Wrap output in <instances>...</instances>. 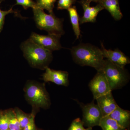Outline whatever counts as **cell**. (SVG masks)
<instances>
[{"label":"cell","instance_id":"6da1fadb","mask_svg":"<svg viewBox=\"0 0 130 130\" xmlns=\"http://www.w3.org/2000/svg\"><path fill=\"white\" fill-rule=\"evenodd\" d=\"M71 53L78 64L93 67L97 71L102 69L105 60L101 49L98 47L89 43H80L72 47Z\"/></svg>","mask_w":130,"mask_h":130},{"label":"cell","instance_id":"7a4b0ae2","mask_svg":"<svg viewBox=\"0 0 130 130\" xmlns=\"http://www.w3.org/2000/svg\"><path fill=\"white\" fill-rule=\"evenodd\" d=\"M21 48L25 58L34 68L45 70L53 60L52 51L41 46L29 38L21 43Z\"/></svg>","mask_w":130,"mask_h":130},{"label":"cell","instance_id":"3957f363","mask_svg":"<svg viewBox=\"0 0 130 130\" xmlns=\"http://www.w3.org/2000/svg\"><path fill=\"white\" fill-rule=\"evenodd\" d=\"M26 100L32 107L47 109L51 105L50 98L44 84L28 81L24 89Z\"/></svg>","mask_w":130,"mask_h":130},{"label":"cell","instance_id":"277c9868","mask_svg":"<svg viewBox=\"0 0 130 130\" xmlns=\"http://www.w3.org/2000/svg\"><path fill=\"white\" fill-rule=\"evenodd\" d=\"M32 10L34 20L38 29L46 31L48 34L60 37L64 34L62 19L57 18L54 13L47 14L38 8H33Z\"/></svg>","mask_w":130,"mask_h":130},{"label":"cell","instance_id":"5b68a950","mask_svg":"<svg viewBox=\"0 0 130 130\" xmlns=\"http://www.w3.org/2000/svg\"><path fill=\"white\" fill-rule=\"evenodd\" d=\"M104 72L111 91L122 88L129 83V73L125 67L115 64L105 60L102 70Z\"/></svg>","mask_w":130,"mask_h":130},{"label":"cell","instance_id":"8992f818","mask_svg":"<svg viewBox=\"0 0 130 130\" xmlns=\"http://www.w3.org/2000/svg\"><path fill=\"white\" fill-rule=\"evenodd\" d=\"M83 111V120L84 125L92 128L100 125L103 116L102 113L97 104L94 101L85 105H81Z\"/></svg>","mask_w":130,"mask_h":130},{"label":"cell","instance_id":"52a82bcc","mask_svg":"<svg viewBox=\"0 0 130 130\" xmlns=\"http://www.w3.org/2000/svg\"><path fill=\"white\" fill-rule=\"evenodd\" d=\"M89 86L94 100L112 91L102 70L97 71L96 74L89 83Z\"/></svg>","mask_w":130,"mask_h":130},{"label":"cell","instance_id":"ba28073f","mask_svg":"<svg viewBox=\"0 0 130 130\" xmlns=\"http://www.w3.org/2000/svg\"><path fill=\"white\" fill-rule=\"evenodd\" d=\"M60 37L55 35H40L33 32L29 39L41 46L53 52L62 48L60 41Z\"/></svg>","mask_w":130,"mask_h":130},{"label":"cell","instance_id":"9c48e42d","mask_svg":"<svg viewBox=\"0 0 130 130\" xmlns=\"http://www.w3.org/2000/svg\"><path fill=\"white\" fill-rule=\"evenodd\" d=\"M101 50L103 57L106 58V59L111 63L122 67H125L126 65L130 64L129 58L118 49H116L114 50H107L102 43H101Z\"/></svg>","mask_w":130,"mask_h":130},{"label":"cell","instance_id":"30bf717a","mask_svg":"<svg viewBox=\"0 0 130 130\" xmlns=\"http://www.w3.org/2000/svg\"><path fill=\"white\" fill-rule=\"evenodd\" d=\"M45 72L42 75V79L45 82H51L59 85L68 86L69 85L67 72L56 71L48 67L45 69Z\"/></svg>","mask_w":130,"mask_h":130},{"label":"cell","instance_id":"8fae6325","mask_svg":"<svg viewBox=\"0 0 130 130\" xmlns=\"http://www.w3.org/2000/svg\"><path fill=\"white\" fill-rule=\"evenodd\" d=\"M84 10L83 16L79 18V24L87 23H94L98 14L104 9L100 3H98L95 6L90 7V3L87 0H81L79 2Z\"/></svg>","mask_w":130,"mask_h":130},{"label":"cell","instance_id":"7c38bea8","mask_svg":"<svg viewBox=\"0 0 130 130\" xmlns=\"http://www.w3.org/2000/svg\"><path fill=\"white\" fill-rule=\"evenodd\" d=\"M95 100L97 101V104L103 117L108 116L119 106L114 99L112 91L98 97Z\"/></svg>","mask_w":130,"mask_h":130},{"label":"cell","instance_id":"4fadbf2b","mask_svg":"<svg viewBox=\"0 0 130 130\" xmlns=\"http://www.w3.org/2000/svg\"><path fill=\"white\" fill-rule=\"evenodd\" d=\"M113 119L120 125L126 129L129 126L130 112L118 106L108 116Z\"/></svg>","mask_w":130,"mask_h":130},{"label":"cell","instance_id":"5bb4252c","mask_svg":"<svg viewBox=\"0 0 130 130\" xmlns=\"http://www.w3.org/2000/svg\"><path fill=\"white\" fill-rule=\"evenodd\" d=\"M99 3L109 12L115 20H119L123 18L119 0H103Z\"/></svg>","mask_w":130,"mask_h":130},{"label":"cell","instance_id":"9a60e30c","mask_svg":"<svg viewBox=\"0 0 130 130\" xmlns=\"http://www.w3.org/2000/svg\"><path fill=\"white\" fill-rule=\"evenodd\" d=\"M68 11L70 15L73 29L77 39H78L81 35V30L79 27V18L76 8L75 6H72L68 9Z\"/></svg>","mask_w":130,"mask_h":130},{"label":"cell","instance_id":"2e32d148","mask_svg":"<svg viewBox=\"0 0 130 130\" xmlns=\"http://www.w3.org/2000/svg\"><path fill=\"white\" fill-rule=\"evenodd\" d=\"M99 126L103 130H126L108 116L103 117Z\"/></svg>","mask_w":130,"mask_h":130},{"label":"cell","instance_id":"e0dca14e","mask_svg":"<svg viewBox=\"0 0 130 130\" xmlns=\"http://www.w3.org/2000/svg\"><path fill=\"white\" fill-rule=\"evenodd\" d=\"M8 117V128L13 130H23L20 124L16 118L14 109L7 110Z\"/></svg>","mask_w":130,"mask_h":130},{"label":"cell","instance_id":"ac0fdd59","mask_svg":"<svg viewBox=\"0 0 130 130\" xmlns=\"http://www.w3.org/2000/svg\"><path fill=\"white\" fill-rule=\"evenodd\" d=\"M14 110L16 118L20 124L21 128L23 129L29 123L30 114L26 113L18 107L15 108Z\"/></svg>","mask_w":130,"mask_h":130},{"label":"cell","instance_id":"d6986e66","mask_svg":"<svg viewBox=\"0 0 130 130\" xmlns=\"http://www.w3.org/2000/svg\"><path fill=\"white\" fill-rule=\"evenodd\" d=\"M57 0H36L37 8L47 10L50 14L53 13V9L55 3Z\"/></svg>","mask_w":130,"mask_h":130},{"label":"cell","instance_id":"ffe728a7","mask_svg":"<svg viewBox=\"0 0 130 130\" xmlns=\"http://www.w3.org/2000/svg\"><path fill=\"white\" fill-rule=\"evenodd\" d=\"M8 128V117L7 110H0V130H6Z\"/></svg>","mask_w":130,"mask_h":130},{"label":"cell","instance_id":"44dd1931","mask_svg":"<svg viewBox=\"0 0 130 130\" xmlns=\"http://www.w3.org/2000/svg\"><path fill=\"white\" fill-rule=\"evenodd\" d=\"M38 108L32 107V112L30 114V118L28 124L25 126L23 130H37L35 124V119L36 114Z\"/></svg>","mask_w":130,"mask_h":130},{"label":"cell","instance_id":"7402d4cb","mask_svg":"<svg viewBox=\"0 0 130 130\" xmlns=\"http://www.w3.org/2000/svg\"><path fill=\"white\" fill-rule=\"evenodd\" d=\"M77 0H58L57 9H68L72 6Z\"/></svg>","mask_w":130,"mask_h":130},{"label":"cell","instance_id":"603a6c76","mask_svg":"<svg viewBox=\"0 0 130 130\" xmlns=\"http://www.w3.org/2000/svg\"><path fill=\"white\" fill-rule=\"evenodd\" d=\"M16 3L15 5H21L24 9H27L29 8H32V9L37 8L36 3L32 0H16Z\"/></svg>","mask_w":130,"mask_h":130},{"label":"cell","instance_id":"cb8c5ba5","mask_svg":"<svg viewBox=\"0 0 130 130\" xmlns=\"http://www.w3.org/2000/svg\"><path fill=\"white\" fill-rule=\"evenodd\" d=\"M83 123L80 118H76L73 121L68 130H84L85 129Z\"/></svg>","mask_w":130,"mask_h":130},{"label":"cell","instance_id":"d4e9b609","mask_svg":"<svg viewBox=\"0 0 130 130\" xmlns=\"http://www.w3.org/2000/svg\"><path fill=\"white\" fill-rule=\"evenodd\" d=\"M3 0L0 1V5L2 2ZM15 13V12L13 10L12 8L8 11H2L0 8V32H1L3 29V26L5 23V17L7 14L9 13Z\"/></svg>","mask_w":130,"mask_h":130},{"label":"cell","instance_id":"484cf974","mask_svg":"<svg viewBox=\"0 0 130 130\" xmlns=\"http://www.w3.org/2000/svg\"><path fill=\"white\" fill-rule=\"evenodd\" d=\"M89 2L91 3V2H94L97 3H100L103 0H87Z\"/></svg>","mask_w":130,"mask_h":130},{"label":"cell","instance_id":"4316f807","mask_svg":"<svg viewBox=\"0 0 130 130\" xmlns=\"http://www.w3.org/2000/svg\"><path fill=\"white\" fill-rule=\"evenodd\" d=\"M84 130H92V128L89 127V128H87V129H85Z\"/></svg>","mask_w":130,"mask_h":130},{"label":"cell","instance_id":"83f0119b","mask_svg":"<svg viewBox=\"0 0 130 130\" xmlns=\"http://www.w3.org/2000/svg\"><path fill=\"white\" fill-rule=\"evenodd\" d=\"M6 130H12V129H8Z\"/></svg>","mask_w":130,"mask_h":130}]
</instances>
